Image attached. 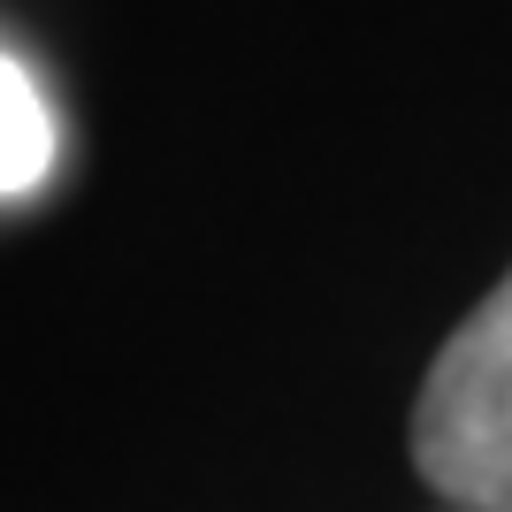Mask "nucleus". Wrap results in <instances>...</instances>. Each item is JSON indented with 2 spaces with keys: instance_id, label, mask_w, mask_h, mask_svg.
I'll return each instance as SVG.
<instances>
[{
  "instance_id": "nucleus-1",
  "label": "nucleus",
  "mask_w": 512,
  "mask_h": 512,
  "mask_svg": "<svg viewBox=\"0 0 512 512\" xmlns=\"http://www.w3.org/2000/svg\"><path fill=\"white\" fill-rule=\"evenodd\" d=\"M413 467L467 512H512V268L436 352L413 406Z\"/></svg>"
},
{
  "instance_id": "nucleus-2",
  "label": "nucleus",
  "mask_w": 512,
  "mask_h": 512,
  "mask_svg": "<svg viewBox=\"0 0 512 512\" xmlns=\"http://www.w3.org/2000/svg\"><path fill=\"white\" fill-rule=\"evenodd\" d=\"M54 153H62V130H54V107H46L39 77L0 54V199H23L54 176Z\"/></svg>"
}]
</instances>
